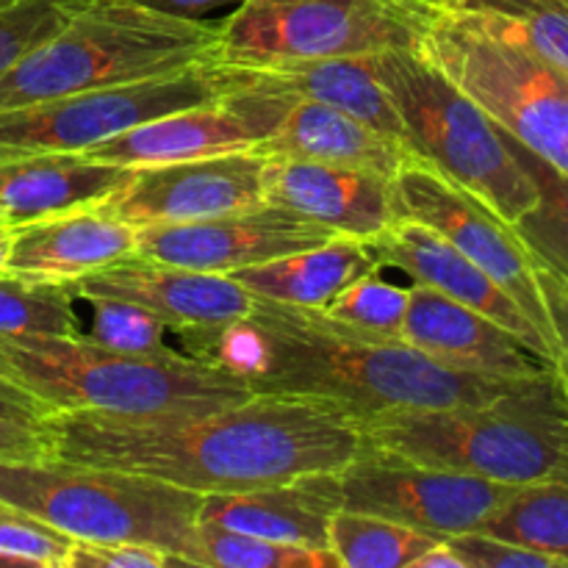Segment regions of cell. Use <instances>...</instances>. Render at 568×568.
Returning a JSON list of instances; mask_svg holds the SVG:
<instances>
[{"label":"cell","instance_id":"obj_8","mask_svg":"<svg viewBox=\"0 0 568 568\" xmlns=\"http://www.w3.org/2000/svg\"><path fill=\"white\" fill-rule=\"evenodd\" d=\"M416 50L497 128L568 175V70L466 9L430 14Z\"/></svg>","mask_w":568,"mask_h":568},{"label":"cell","instance_id":"obj_10","mask_svg":"<svg viewBox=\"0 0 568 568\" xmlns=\"http://www.w3.org/2000/svg\"><path fill=\"white\" fill-rule=\"evenodd\" d=\"M430 17L403 0H242L220 20V64L347 59L416 50Z\"/></svg>","mask_w":568,"mask_h":568},{"label":"cell","instance_id":"obj_39","mask_svg":"<svg viewBox=\"0 0 568 568\" xmlns=\"http://www.w3.org/2000/svg\"><path fill=\"white\" fill-rule=\"evenodd\" d=\"M50 410L39 403L33 394H28L26 388L14 386V383L3 381L0 377V419L22 422V425L42 427V422L48 419Z\"/></svg>","mask_w":568,"mask_h":568},{"label":"cell","instance_id":"obj_43","mask_svg":"<svg viewBox=\"0 0 568 568\" xmlns=\"http://www.w3.org/2000/svg\"><path fill=\"white\" fill-rule=\"evenodd\" d=\"M552 372H555V381H558V386H560V394H564V399L568 405V344L564 347V353L558 355V361L552 364Z\"/></svg>","mask_w":568,"mask_h":568},{"label":"cell","instance_id":"obj_3","mask_svg":"<svg viewBox=\"0 0 568 568\" xmlns=\"http://www.w3.org/2000/svg\"><path fill=\"white\" fill-rule=\"evenodd\" d=\"M0 377L50 414L192 416L253 394L236 372L209 358L131 355L78 336H0Z\"/></svg>","mask_w":568,"mask_h":568},{"label":"cell","instance_id":"obj_41","mask_svg":"<svg viewBox=\"0 0 568 568\" xmlns=\"http://www.w3.org/2000/svg\"><path fill=\"white\" fill-rule=\"evenodd\" d=\"M410 568H466L460 555L449 547L447 541H438L436 547L427 549L419 560H416Z\"/></svg>","mask_w":568,"mask_h":568},{"label":"cell","instance_id":"obj_17","mask_svg":"<svg viewBox=\"0 0 568 568\" xmlns=\"http://www.w3.org/2000/svg\"><path fill=\"white\" fill-rule=\"evenodd\" d=\"M369 250L381 266H394L419 286L433 288V292L488 316L499 327L521 338L547 364H552V349L547 347L541 333L532 327L525 311L475 261H469L455 244H449L442 233L430 231L419 222L397 220L386 233L369 242Z\"/></svg>","mask_w":568,"mask_h":568},{"label":"cell","instance_id":"obj_11","mask_svg":"<svg viewBox=\"0 0 568 568\" xmlns=\"http://www.w3.org/2000/svg\"><path fill=\"white\" fill-rule=\"evenodd\" d=\"M220 94V67L205 61L170 75L0 111V161L37 153H87L128 128L170 111L214 103Z\"/></svg>","mask_w":568,"mask_h":568},{"label":"cell","instance_id":"obj_44","mask_svg":"<svg viewBox=\"0 0 568 568\" xmlns=\"http://www.w3.org/2000/svg\"><path fill=\"white\" fill-rule=\"evenodd\" d=\"M11 247V227H0V275L6 272V261H9Z\"/></svg>","mask_w":568,"mask_h":568},{"label":"cell","instance_id":"obj_32","mask_svg":"<svg viewBox=\"0 0 568 568\" xmlns=\"http://www.w3.org/2000/svg\"><path fill=\"white\" fill-rule=\"evenodd\" d=\"M408 297L410 288L394 286V283L383 281L377 272H372V275L349 283L322 311L333 320L355 327V331L399 338L405 311H408Z\"/></svg>","mask_w":568,"mask_h":568},{"label":"cell","instance_id":"obj_20","mask_svg":"<svg viewBox=\"0 0 568 568\" xmlns=\"http://www.w3.org/2000/svg\"><path fill=\"white\" fill-rule=\"evenodd\" d=\"M261 142L264 136L247 116L239 114L225 100H214L128 128L89 148L83 155L103 164L139 170L209 159L231 150H255Z\"/></svg>","mask_w":568,"mask_h":568},{"label":"cell","instance_id":"obj_30","mask_svg":"<svg viewBox=\"0 0 568 568\" xmlns=\"http://www.w3.org/2000/svg\"><path fill=\"white\" fill-rule=\"evenodd\" d=\"M75 292L67 283L0 275V336H78Z\"/></svg>","mask_w":568,"mask_h":568},{"label":"cell","instance_id":"obj_12","mask_svg":"<svg viewBox=\"0 0 568 568\" xmlns=\"http://www.w3.org/2000/svg\"><path fill=\"white\" fill-rule=\"evenodd\" d=\"M519 488L369 453L333 471L338 510L381 516L442 541L475 532Z\"/></svg>","mask_w":568,"mask_h":568},{"label":"cell","instance_id":"obj_13","mask_svg":"<svg viewBox=\"0 0 568 568\" xmlns=\"http://www.w3.org/2000/svg\"><path fill=\"white\" fill-rule=\"evenodd\" d=\"M264 164L266 155L258 150H231L209 159L139 166L94 209L133 227L236 214L264 203Z\"/></svg>","mask_w":568,"mask_h":568},{"label":"cell","instance_id":"obj_21","mask_svg":"<svg viewBox=\"0 0 568 568\" xmlns=\"http://www.w3.org/2000/svg\"><path fill=\"white\" fill-rule=\"evenodd\" d=\"M220 64V61H216ZM231 83L253 89H270V92L294 94V98L314 100V103L331 105L344 111L355 120L366 122L375 131L408 144L405 128L388 100L386 89L375 78L369 67V55H347V59H303V61H277V64L242 67L220 64Z\"/></svg>","mask_w":568,"mask_h":568},{"label":"cell","instance_id":"obj_36","mask_svg":"<svg viewBox=\"0 0 568 568\" xmlns=\"http://www.w3.org/2000/svg\"><path fill=\"white\" fill-rule=\"evenodd\" d=\"M455 552L460 555L466 568H564L555 558L519 544L503 541V538L486 536V532H460V536L444 538Z\"/></svg>","mask_w":568,"mask_h":568},{"label":"cell","instance_id":"obj_25","mask_svg":"<svg viewBox=\"0 0 568 568\" xmlns=\"http://www.w3.org/2000/svg\"><path fill=\"white\" fill-rule=\"evenodd\" d=\"M372 272H381V264L369 244L355 239H331L266 264L242 266L231 272V277L255 300L322 311L349 283Z\"/></svg>","mask_w":568,"mask_h":568},{"label":"cell","instance_id":"obj_5","mask_svg":"<svg viewBox=\"0 0 568 568\" xmlns=\"http://www.w3.org/2000/svg\"><path fill=\"white\" fill-rule=\"evenodd\" d=\"M361 453L508 486L568 483L564 394L491 408L399 410L358 422Z\"/></svg>","mask_w":568,"mask_h":568},{"label":"cell","instance_id":"obj_22","mask_svg":"<svg viewBox=\"0 0 568 568\" xmlns=\"http://www.w3.org/2000/svg\"><path fill=\"white\" fill-rule=\"evenodd\" d=\"M336 510L333 471H322L250 491L209 494L200 505V521L288 547L327 549V525Z\"/></svg>","mask_w":568,"mask_h":568},{"label":"cell","instance_id":"obj_38","mask_svg":"<svg viewBox=\"0 0 568 568\" xmlns=\"http://www.w3.org/2000/svg\"><path fill=\"white\" fill-rule=\"evenodd\" d=\"M50 458L42 427L0 419V460Z\"/></svg>","mask_w":568,"mask_h":568},{"label":"cell","instance_id":"obj_29","mask_svg":"<svg viewBox=\"0 0 568 568\" xmlns=\"http://www.w3.org/2000/svg\"><path fill=\"white\" fill-rule=\"evenodd\" d=\"M186 566L209 568H342L331 549H305L197 521Z\"/></svg>","mask_w":568,"mask_h":568},{"label":"cell","instance_id":"obj_23","mask_svg":"<svg viewBox=\"0 0 568 568\" xmlns=\"http://www.w3.org/2000/svg\"><path fill=\"white\" fill-rule=\"evenodd\" d=\"M131 172L83 153H37L0 161V227L14 231L48 216L98 205Z\"/></svg>","mask_w":568,"mask_h":568},{"label":"cell","instance_id":"obj_15","mask_svg":"<svg viewBox=\"0 0 568 568\" xmlns=\"http://www.w3.org/2000/svg\"><path fill=\"white\" fill-rule=\"evenodd\" d=\"M78 300H120L159 316L172 331L214 338L225 327L247 320L255 297L231 275L186 270L161 261L128 255L72 283Z\"/></svg>","mask_w":568,"mask_h":568},{"label":"cell","instance_id":"obj_28","mask_svg":"<svg viewBox=\"0 0 568 568\" xmlns=\"http://www.w3.org/2000/svg\"><path fill=\"white\" fill-rule=\"evenodd\" d=\"M438 541L442 538L355 510H336L327 525V549L342 568H410Z\"/></svg>","mask_w":568,"mask_h":568},{"label":"cell","instance_id":"obj_26","mask_svg":"<svg viewBox=\"0 0 568 568\" xmlns=\"http://www.w3.org/2000/svg\"><path fill=\"white\" fill-rule=\"evenodd\" d=\"M477 532L549 555L568 568V483L521 486Z\"/></svg>","mask_w":568,"mask_h":568},{"label":"cell","instance_id":"obj_31","mask_svg":"<svg viewBox=\"0 0 568 568\" xmlns=\"http://www.w3.org/2000/svg\"><path fill=\"white\" fill-rule=\"evenodd\" d=\"M455 9L477 11L527 50L568 70L566 0H460Z\"/></svg>","mask_w":568,"mask_h":568},{"label":"cell","instance_id":"obj_1","mask_svg":"<svg viewBox=\"0 0 568 568\" xmlns=\"http://www.w3.org/2000/svg\"><path fill=\"white\" fill-rule=\"evenodd\" d=\"M48 455L153 477L194 494H233L338 471L361 455L358 422L333 405L253 392L192 416L50 414Z\"/></svg>","mask_w":568,"mask_h":568},{"label":"cell","instance_id":"obj_46","mask_svg":"<svg viewBox=\"0 0 568 568\" xmlns=\"http://www.w3.org/2000/svg\"><path fill=\"white\" fill-rule=\"evenodd\" d=\"M0 568H17L14 564H11V560H6V558H0Z\"/></svg>","mask_w":568,"mask_h":568},{"label":"cell","instance_id":"obj_24","mask_svg":"<svg viewBox=\"0 0 568 568\" xmlns=\"http://www.w3.org/2000/svg\"><path fill=\"white\" fill-rule=\"evenodd\" d=\"M255 150L264 155H286L372 172L388 181H394L405 164L419 159L408 144L375 131L344 111L305 98L292 100L275 133Z\"/></svg>","mask_w":568,"mask_h":568},{"label":"cell","instance_id":"obj_18","mask_svg":"<svg viewBox=\"0 0 568 568\" xmlns=\"http://www.w3.org/2000/svg\"><path fill=\"white\" fill-rule=\"evenodd\" d=\"M408 288V311L399 338L427 358L471 375L536 377L552 372V364L488 316L419 283H410Z\"/></svg>","mask_w":568,"mask_h":568},{"label":"cell","instance_id":"obj_16","mask_svg":"<svg viewBox=\"0 0 568 568\" xmlns=\"http://www.w3.org/2000/svg\"><path fill=\"white\" fill-rule=\"evenodd\" d=\"M264 203L366 244L397 222L388 178L286 155H266Z\"/></svg>","mask_w":568,"mask_h":568},{"label":"cell","instance_id":"obj_9","mask_svg":"<svg viewBox=\"0 0 568 568\" xmlns=\"http://www.w3.org/2000/svg\"><path fill=\"white\" fill-rule=\"evenodd\" d=\"M392 189L397 220L419 222L442 233L466 258L475 261L525 311L552 349L555 364L568 344V283L521 242L510 222L422 159L405 164Z\"/></svg>","mask_w":568,"mask_h":568},{"label":"cell","instance_id":"obj_6","mask_svg":"<svg viewBox=\"0 0 568 568\" xmlns=\"http://www.w3.org/2000/svg\"><path fill=\"white\" fill-rule=\"evenodd\" d=\"M0 505L75 544H144L186 566L203 494L131 471L33 458L0 460Z\"/></svg>","mask_w":568,"mask_h":568},{"label":"cell","instance_id":"obj_42","mask_svg":"<svg viewBox=\"0 0 568 568\" xmlns=\"http://www.w3.org/2000/svg\"><path fill=\"white\" fill-rule=\"evenodd\" d=\"M405 6H410V9L422 11V14H436V11H447V9H455V6L460 3V0H403Z\"/></svg>","mask_w":568,"mask_h":568},{"label":"cell","instance_id":"obj_40","mask_svg":"<svg viewBox=\"0 0 568 568\" xmlns=\"http://www.w3.org/2000/svg\"><path fill=\"white\" fill-rule=\"evenodd\" d=\"M133 3L161 11V14L181 17V20H209V14L227 9V6L236 9L242 0H133Z\"/></svg>","mask_w":568,"mask_h":568},{"label":"cell","instance_id":"obj_14","mask_svg":"<svg viewBox=\"0 0 568 568\" xmlns=\"http://www.w3.org/2000/svg\"><path fill=\"white\" fill-rule=\"evenodd\" d=\"M331 239L342 236H333L292 211L261 203L211 220L136 227V255L186 270L231 275L242 266L266 264Z\"/></svg>","mask_w":568,"mask_h":568},{"label":"cell","instance_id":"obj_34","mask_svg":"<svg viewBox=\"0 0 568 568\" xmlns=\"http://www.w3.org/2000/svg\"><path fill=\"white\" fill-rule=\"evenodd\" d=\"M89 0H22L0 11V70L53 37Z\"/></svg>","mask_w":568,"mask_h":568},{"label":"cell","instance_id":"obj_2","mask_svg":"<svg viewBox=\"0 0 568 568\" xmlns=\"http://www.w3.org/2000/svg\"><path fill=\"white\" fill-rule=\"evenodd\" d=\"M216 358L253 392L333 405L364 422L399 410L491 408L560 394L555 372L494 377L449 369L403 338L375 336L325 311L255 300L247 320L216 333Z\"/></svg>","mask_w":568,"mask_h":568},{"label":"cell","instance_id":"obj_33","mask_svg":"<svg viewBox=\"0 0 568 568\" xmlns=\"http://www.w3.org/2000/svg\"><path fill=\"white\" fill-rule=\"evenodd\" d=\"M92 308L89 331L83 336L100 347L131 355H166L172 353L164 342L170 327L150 311L120 300H87Z\"/></svg>","mask_w":568,"mask_h":568},{"label":"cell","instance_id":"obj_47","mask_svg":"<svg viewBox=\"0 0 568 568\" xmlns=\"http://www.w3.org/2000/svg\"><path fill=\"white\" fill-rule=\"evenodd\" d=\"M566 3H568V0H566Z\"/></svg>","mask_w":568,"mask_h":568},{"label":"cell","instance_id":"obj_45","mask_svg":"<svg viewBox=\"0 0 568 568\" xmlns=\"http://www.w3.org/2000/svg\"><path fill=\"white\" fill-rule=\"evenodd\" d=\"M17 3H22V0H0V11L11 9V6H17Z\"/></svg>","mask_w":568,"mask_h":568},{"label":"cell","instance_id":"obj_27","mask_svg":"<svg viewBox=\"0 0 568 568\" xmlns=\"http://www.w3.org/2000/svg\"><path fill=\"white\" fill-rule=\"evenodd\" d=\"M505 142L521 170L536 183L538 192L536 205L514 222V231L560 281L568 283V175L549 161L538 159L532 150H527L508 133H505Z\"/></svg>","mask_w":568,"mask_h":568},{"label":"cell","instance_id":"obj_35","mask_svg":"<svg viewBox=\"0 0 568 568\" xmlns=\"http://www.w3.org/2000/svg\"><path fill=\"white\" fill-rule=\"evenodd\" d=\"M75 541L33 516L0 505V558L22 566L70 568Z\"/></svg>","mask_w":568,"mask_h":568},{"label":"cell","instance_id":"obj_4","mask_svg":"<svg viewBox=\"0 0 568 568\" xmlns=\"http://www.w3.org/2000/svg\"><path fill=\"white\" fill-rule=\"evenodd\" d=\"M216 20H181L133 0H89L53 37L0 70V111L170 75L216 55Z\"/></svg>","mask_w":568,"mask_h":568},{"label":"cell","instance_id":"obj_19","mask_svg":"<svg viewBox=\"0 0 568 568\" xmlns=\"http://www.w3.org/2000/svg\"><path fill=\"white\" fill-rule=\"evenodd\" d=\"M133 253L136 227L89 205L14 227L6 272L72 286L81 277Z\"/></svg>","mask_w":568,"mask_h":568},{"label":"cell","instance_id":"obj_37","mask_svg":"<svg viewBox=\"0 0 568 568\" xmlns=\"http://www.w3.org/2000/svg\"><path fill=\"white\" fill-rule=\"evenodd\" d=\"M172 558L144 544H75L70 568H166Z\"/></svg>","mask_w":568,"mask_h":568},{"label":"cell","instance_id":"obj_7","mask_svg":"<svg viewBox=\"0 0 568 568\" xmlns=\"http://www.w3.org/2000/svg\"><path fill=\"white\" fill-rule=\"evenodd\" d=\"M369 67L386 89L410 150L514 225L538 200L497 122L419 50H383Z\"/></svg>","mask_w":568,"mask_h":568}]
</instances>
